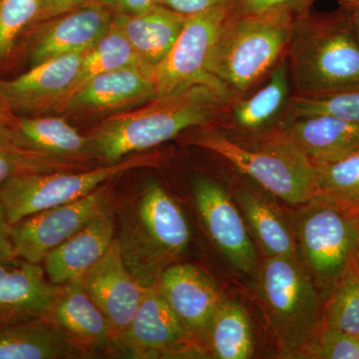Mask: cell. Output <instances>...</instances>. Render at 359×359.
<instances>
[{
    "label": "cell",
    "mask_w": 359,
    "mask_h": 359,
    "mask_svg": "<svg viewBox=\"0 0 359 359\" xmlns=\"http://www.w3.org/2000/svg\"><path fill=\"white\" fill-rule=\"evenodd\" d=\"M229 108L230 104L205 85L187 87L104 118L87 134L90 151L103 164L119 162L185 130L215 124L226 117Z\"/></svg>",
    "instance_id": "1"
},
{
    "label": "cell",
    "mask_w": 359,
    "mask_h": 359,
    "mask_svg": "<svg viewBox=\"0 0 359 359\" xmlns=\"http://www.w3.org/2000/svg\"><path fill=\"white\" fill-rule=\"evenodd\" d=\"M297 18L289 13L238 14L231 9L207 63L208 74L230 105L287 56Z\"/></svg>",
    "instance_id": "2"
},
{
    "label": "cell",
    "mask_w": 359,
    "mask_h": 359,
    "mask_svg": "<svg viewBox=\"0 0 359 359\" xmlns=\"http://www.w3.org/2000/svg\"><path fill=\"white\" fill-rule=\"evenodd\" d=\"M346 11L325 18L308 13L295 20L287 60L297 95L359 91V42Z\"/></svg>",
    "instance_id": "3"
},
{
    "label": "cell",
    "mask_w": 359,
    "mask_h": 359,
    "mask_svg": "<svg viewBox=\"0 0 359 359\" xmlns=\"http://www.w3.org/2000/svg\"><path fill=\"white\" fill-rule=\"evenodd\" d=\"M117 238L123 259L143 287L158 285L189 247L188 219L160 184L150 183L123 205Z\"/></svg>",
    "instance_id": "4"
},
{
    "label": "cell",
    "mask_w": 359,
    "mask_h": 359,
    "mask_svg": "<svg viewBox=\"0 0 359 359\" xmlns=\"http://www.w3.org/2000/svg\"><path fill=\"white\" fill-rule=\"evenodd\" d=\"M199 128L188 137L189 144L219 155L287 204L304 205L316 193L313 163L278 128L254 133L255 146L238 143L212 124Z\"/></svg>",
    "instance_id": "5"
},
{
    "label": "cell",
    "mask_w": 359,
    "mask_h": 359,
    "mask_svg": "<svg viewBox=\"0 0 359 359\" xmlns=\"http://www.w3.org/2000/svg\"><path fill=\"white\" fill-rule=\"evenodd\" d=\"M161 157L159 153L143 152L80 171L18 175L0 187V205L8 223L13 224L49 208L82 199L132 170L159 166Z\"/></svg>",
    "instance_id": "6"
},
{
    "label": "cell",
    "mask_w": 359,
    "mask_h": 359,
    "mask_svg": "<svg viewBox=\"0 0 359 359\" xmlns=\"http://www.w3.org/2000/svg\"><path fill=\"white\" fill-rule=\"evenodd\" d=\"M259 294L283 351L304 349L320 318V295L297 256L266 257Z\"/></svg>",
    "instance_id": "7"
},
{
    "label": "cell",
    "mask_w": 359,
    "mask_h": 359,
    "mask_svg": "<svg viewBox=\"0 0 359 359\" xmlns=\"http://www.w3.org/2000/svg\"><path fill=\"white\" fill-rule=\"evenodd\" d=\"M297 224L304 266L316 287L332 294L351 269L358 219L332 198L316 193L302 205Z\"/></svg>",
    "instance_id": "8"
},
{
    "label": "cell",
    "mask_w": 359,
    "mask_h": 359,
    "mask_svg": "<svg viewBox=\"0 0 359 359\" xmlns=\"http://www.w3.org/2000/svg\"><path fill=\"white\" fill-rule=\"evenodd\" d=\"M231 4L187 18L183 30L169 54L154 68L146 70L154 84L156 97L194 85H205L229 104L218 85L208 74L207 63Z\"/></svg>",
    "instance_id": "9"
},
{
    "label": "cell",
    "mask_w": 359,
    "mask_h": 359,
    "mask_svg": "<svg viewBox=\"0 0 359 359\" xmlns=\"http://www.w3.org/2000/svg\"><path fill=\"white\" fill-rule=\"evenodd\" d=\"M111 349L135 359L194 358L205 354L161 294L148 287L133 318L116 335Z\"/></svg>",
    "instance_id": "10"
},
{
    "label": "cell",
    "mask_w": 359,
    "mask_h": 359,
    "mask_svg": "<svg viewBox=\"0 0 359 359\" xmlns=\"http://www.w3.org/2000/svg\"><path fill=\"white\" fill-rule=\"evenodd\" d=\"M109 183L82 199L49 208L11 224L13 257L41 264L52 250L111 207Z\"/></svg>",
    "instance_id": "11"
},
{
    "label": "cell",
    "mask_w": 359,
    "mask_h": 359,
    "mask_svg": "<svg viewBox=\"0 0 359 359\" xmlns=\"http://www.w3.org/2000/svg\"><path fill=\"white\" fill-rule=\"evenodd\" d=\"M196 207L214 244L231 266L245 273L257 269V255L244 219L226 190L208 177L193 181Z\"/></svg>",
    "instance_id": "12"
},
{
    "label": "cell",
    "mask_w": 359,
    "mask_h": 359,
    "mask_svg": "<svg viewBox=\"0 0 359 359\" xmlns=\"http://www.w3.org/2000/svg\"><path fill=\"white\" fill-rule=\"evenodd\" d=\"M155 97L154 84L147 71L143 66L132 65L91 78L66 97L55 112L114 114L140 106Z\"/></svg>",
    "instance_id": "13"
},
{
    "label": "cell",
    "mask_w": 359,
    "mask_h": 359,
    "mask_svg": "<svg viewBox=\"0 0 359 359\" xmlns=\"http://www.w3.org/2000/svg\"><path fill=\"white\" fill-rule=\"evenodd\" d=\"M158 287L187 332L205 351L212 321L223 301L215 283L193 264H175L163 273Z\"/></svg>",
    "instance_id": "14"
},
{
    "label": "cell",
    "mask_w": 359,
    "mask_h": 359,
    "mask_svg": "<svg viewBox=\"0 0 359 359\" xmlns=\"http://www.w3.org/2000/svg\"><path fill=\"white\" fill-rule=\"evenodd\" d=\"M85 52L50 59L11 80H0V102L6 109L55 112L76 81Z\"/></svg>",
    "instance_id": "15"
},
{
    "label": "cell",
    "mask_w": 359,
    "mask_h": 359,
    "mask_svg": "<svg viewBox=\"0 0 359 359\" xmlns=\"http://www.w3.org/2000/svg\"><path fill=\"white\" fill-rule=\"evenodd\" d=\"M85 290L109 321L114 337L133 318L148 287L132 276L115 238L109 250L82 276Z\"/></svg>",
    "instance_id": "16"
},
{
    "label": "cell",
    "mask_w": 359,
    "mask_h": 359,
    "mask_svg": "<svg viewBox=\"0 0 359 359\" xmlns=\"http://www.w3.org/2000/svg\"><path fill=\"white\" fill-rule=\"evenodd\" d=\"M115 13L112 6L91 4L50 18L33 46L32 65L88 51L110 29Z\"/></svg>",
    "instance_id": "17"
},
{
    "label": "cell",
    "mask_w": 359,
    "mask_h": 359,
    "mask_svg": "<svg viewBox=\"0 0 359 359\" xmlns=\"http://www.w3.org/2000/svg\"><path fill=\"white\" fill-rule=\"evenodd\" d=\"M57 287L39 264L0 259V325L47 318Z\"/></svg>",
    "instance_id": "18"
},
{
    "label": "cell",
    "mask_w": 359,
    "mask_h": 359,
    "mask_svg": "<svg viewBox=\"0 0 359 359\" xmlns=\"http://www.w3.org/2000/svg\"><path fill=\"white\" fill-rule=\"evenodd\" d=\"M115 233V215L109 207L44 257L49 282L61 285L83 276L109 250Z\"/></svg>",
    "instance_id": "19"
},
{
    "label": "cell",
    "mask_w": 359,
    "mask_h": 359,
    "mask_svg": "<svg viewBox=\"0 0 359 359\" xmlns=\"http://www.w3.org/2000/svg\"><path fill=\"white\" fill-rule=\"evenodd\" d=\"M47 320L87 351L110 348L114 339L109 321L85 290L82 276L58 285Z\"/></svg>",
    "instance_id": "20"
},
{
    "label": "cell",
    "mask_w": 359,
    "mask_h": 359,
    "mask_svg": "<svg viewBox=\"0 0 359 359\" xmlns=\"http://www.w3.org/2000/svg\"><path fill=\"white\" fill-rule=\"evenodd\" d=\"M285 140L313 164L334 162L359 152V126L330 115H311L283 122Z\"/></svg>",
    "instance_id": "21"
},
{
    "label": "cell",
    "mask_w": 359,
    "mask_h": 359,
    "mask_svg": "<svg viewBox=\"0 0 359 359\" xmlns=\"http://www.w3.org/2000/svg\"><path fill=\"white\" fill-rule=\"evenodd\" d=\"M187 18L156 4L138 14L116 11L113 21L128 39L141 66L150 70L162 62L173 48Z\"/></svg>",
    "instance_id": "22"
},
{
    "label": "cell",
    "mask_w": 359,
    "mask_h": 359,
    "mask_svg": "<svg viewBox=\"0 0 359 359\" xmlns=\"http://www.w3.org/2000/svg\"><path fill=\"white\" fill-rule=\"evenodd\" d=\"M18 145L65 159L95 163L90 151L89 139L65 118L56 116L16 117L4 122Z\"/></svg>",
    "instance_id": "23"
},
{
    "label": "cell",
    "mask_w": 359,
    "mask_h": 359,
    "mask_svg": "<svg viewBox=\"0 0 359 359\" xmlns=\"http://www.w3.org/2000/svg\"><path fill=\"white\" fill-rule=\"evenodd\" d=\"M88 354L47 318L0 325V359L82 358Z\"/></svg>",
    "instance_id": "24"
},
{
    "label": "cell",
    "mask_w": 359,
    "mask_h": 359,
    "mask_svg": "<svg viewBox=\"0 0 359 359\" xmlns=\"http://www.w3.org/2000/svg\"><path fill=\"white\" fill-rule=\"evenodd\" d=\"M290 71L287 56L269 74L268 81L252 96L231 103L226 113L229 127L245 133L263 131L283 112L290 96Z\"/></svg>",
    "instance_id": "25"
},
{
    "label": "cell",
    "mask_w": 359,
    "mask_h": 359,
    "mask_svg": "<svg viewBox=\"0 0 359 359\" xmlns=\"http://www.w3.org/2000/svg\"><path fill=\"white\" fill-rule=\"evenodd\" d=\"M237 198L264 256H297L294 231L276 205L263 196L248 190L238 191Z\"/></svg>",
    "instance_id": "26"
},
{
    "label": "cell",
    "mask_w": 359,
    "mask_h": 359,
    "mask_svg": "<svg viewBox=\"0 0 359 359\" xmlns=\"http://www.w3.org/2000/svg\"><path fill=\"white\" fill-rule=\"evenodd\" d=\"M207 346L219 359H247L254 351L249 314L236 302L222 301L210 327Z\"/></svg>",
    "instance_id": "27"
},
{
    "label": "cell",
    "mask_w": 359,
    "mask_h": 359,
    "mask_svg": "<svg viewBox=\"0 0 359 359\" xmlns=\"http://www.w3.org/2000/svg\"><path fill=\"white\" fill-rule=\"evenodd\" d=\"M92 163L65 159L18 145L4 123H0V187L11 177L22 174L80 171L93 168Z\"/></svg>",
    "instance_id": "28"
},
{
    "label": "cell",
    "mask_w": 359,
    "mask_h": 359,
    "mask_svg": "<svg viewBox=\"0 0 359 359\" xmlns=\"http://www.w3.org/2000/svg\"><path fill=\"white\" fill-rule=\"evenodd\" d=\"M132 65H141L140 61L124 33L113 21L102 39L85 52L76 81L69 94L97 75Z\"/></svg>",
    "instance_id": "29"
},
{
    "label": "cell",
    "mask_w": 359,
    "mask_h": 359,
    "mask_svg": "<svg viewBox=\"0 0 359 359\" xmlns=\"http://www.w3.org/2000/svg\"><path fill=\"white\" fill-rule=\"evenodd\" d=\"M316 193L332 198L349 214L359 212V152L313 164Z\"/></svg>",
    "instance_id": "30"
},
{
    "label": "cell",
    "mask_w": 359,
    "mask_h": 359,
    "mask_svg": "<svg viewBox=\"0 0 359 359\" xmlns=\"http://www.w3.org/2000/svg\"><path fill=\"white\" fill-rule=\"evenodd\" d=\"M311 115H330L359 126V91L323 97H290L283 122Z\"/></svg>",
    "instance_id": "31"
},
{
    "label": "cell",
    "mask_w": 359,
    "mask_h": 359,
    "mask_svg": "<svg viewBox=\"0 0 359 359\" xmlns=\"http://www.w3.org/2000/svg\"><path fill=\"white\" fill-rule=\"evenodd\" d=\"M323 323L359 339V278L353 266L330 294Z\"/></svg>",
    "instance_id": "32"
},
{
    "label": "cell",
    "mask_w": 359,
    "mask_h": 359,
    "mask_svg": "<svg viewBox=\"0 0 359 359\" xmlns=\"http://www.w3.org/2000/svg\"><path fill=\"white\" fill-rule=\"evenodd\" d=\"M42 9L43 0H0V60L28 25L41 20Z\"/></svg>",
    "instance_id": "33"
},
{
    "label": "cell",
    "mask_w": 359,
    "mask_h": 359,
    "mask_svg": "<svg viewBox=\"0 0 359 359\" xmlns=\"http://www.w3.org/2000/svg\"><path fill=\"white\" fill-rule=\"evenodd\" d=\"M309 358L359 359V339L321 321L304 346Z\"/></svg>",
    "instance_id": "34"
},
{
    "label": "cell",
    "mask_w": 359,
    "mask_h": 359,
    "mask_svg": "<svg viewBox=\"0 0 359 359\" xmlns=\"http://www.w3.org/2000/svg\"><path fill=\"white\" fill-rule=\"evenodd\" d=\"M316 0H233L231 11L238 14L289 13L295 18L309 13Z\"/></svg>",
    "instance_id": "35"
},
{
    "label": "cell",
    "mask_w": 359,
    "mask_h": 359,
    "mask_svg": "<svg viewBox=\"0 0 359 359\" xmlns=\"http://www.w3.org/2000/svg\"><path fill=\"white\" fill-rule=\"evenodd\" d=\"M233 0H158V4L182 15L191 16L216 7L230 6Z\"/></svg>",
    "instance_id": "36"
},
{
    "label": "cell",
    "mask_w": 359,
    "mask_h": 359,
    "mask_svg": "<svg viewBox=\"0 0 359 359\" xmlns=\"http://www.w3.org/2000/svg\"><path fill=\"white\" fill-rule=\"evenodd\" d=\"M91 4H102L113 7V0H43L41 20H50L77 7Z\"/></svg>",
    "instance_id": "37"
},
{
    "label": "cell",
    "mask_w": 359,
    "mask_h": 359,
    "mask_svg": "<svg viewBox=\"0 0 359 359\" xmlns=\"http://www.w3.org/2000/svg\"><path fill=\"white\" fill-rule=\"evenodd\" d=\"M156 4H158V0H113L115 11L127 14L144 13Z\"/></svg>",
    "instance_id": "38"
},
{
    "label": "cell",
    "mask_w": 359,
    "mask_h": 359,
    "mask_svg": "<svg viewBox=\"0 0 359 359\" xmlns=\"http://www.w3.org/2000/svg\"><path fill=\"white\" fill-rule=\"evenodd\" d=\"M11 226V224L7 221L4 208L0 205V259L13 257Z\"/></svg>",
    "instance_id": "39"
},
{
    "label": "cell",
    "mask_w": 359,
    "mask_h": 359,
    "mask_svg": "<svg viewBox=\"0 0 359 359\" xmlns=\"http://www.w3.org/2000/svg\"><path fill=\"white\" fill-rule=\"evenodd\" d=\"M346 8L348 9L354 34L359 42V7H346Z\"/></svg>",
    "instance_id": "40"
},
{
    "label": "cell",
    "mask_w": 359,
    "mask_h": 359,
    "mask_svg": "<svg viewBox=\"0 0 359 359\" xmlns=\"http://www.w3.org/2000/svg\"><path fill=\"white\" fill-rule=\"evenodd\" d=\"M351 266H353V271H355L356 276L359 278V236L356 238L355 244H354L353 256H351Z\"/></svg>",
    "instance_id": "41"
},
{
    "label": "cell",
    "mask_w": 359,
    "mask_h": 359,
    "mask_svg": "<svg viewBox=\"0 0 359 359\" xmlns=\"http://www.w3.org/2000/svg\"><path fill=\"white\" fill-rule=\"evenodd\" d=\"M11 116V112L0 102V123H4Z\"/></svg>",
    "instance_id": "42"
},
{
    "label": "cell",
    "mask_w": 359,
    "mask_h": 359,
    "mask_svg": "<svg viewBox=\"0 0 359 359\" xmlns=\"http://www.w3.org/2000/svg\"><path fill=\"white\" fill-rule=\"evenodd\" d=\"M344 7L353 6L354 4H358L359 0H339Z\"/></svg>",
    "instance_id": "43"
},
{
    "label": "cell",
    "mask_w": 359,
    "mask_h": 359,
    "mask_svg": "<svg viewBox=\"0 0 359 359\" xmlns=\"http://www.w3.org/2000/svg\"><path fill=\"white\" fill-rule=\"evenodd\" d=\"M348 7H359V2L358 4H354L353 6H348Z\"/></svg>",
    "instance_id": "44"
},
{
    "label": "cell",
    "mask_w": 359,
    "mask_h": 359,
    "mask_svg": "<svg viewBox=\"0 0 359 359\" xmlns=\"http://www.w3.org/2000/svg\"><path fill=\"white\" fill-rule=\"evenodd\" d=\"M356 219H358V226H359V212L358 214V216H356Z\"/></svg>",
    "instance_id": "45"
}]
</instances>
